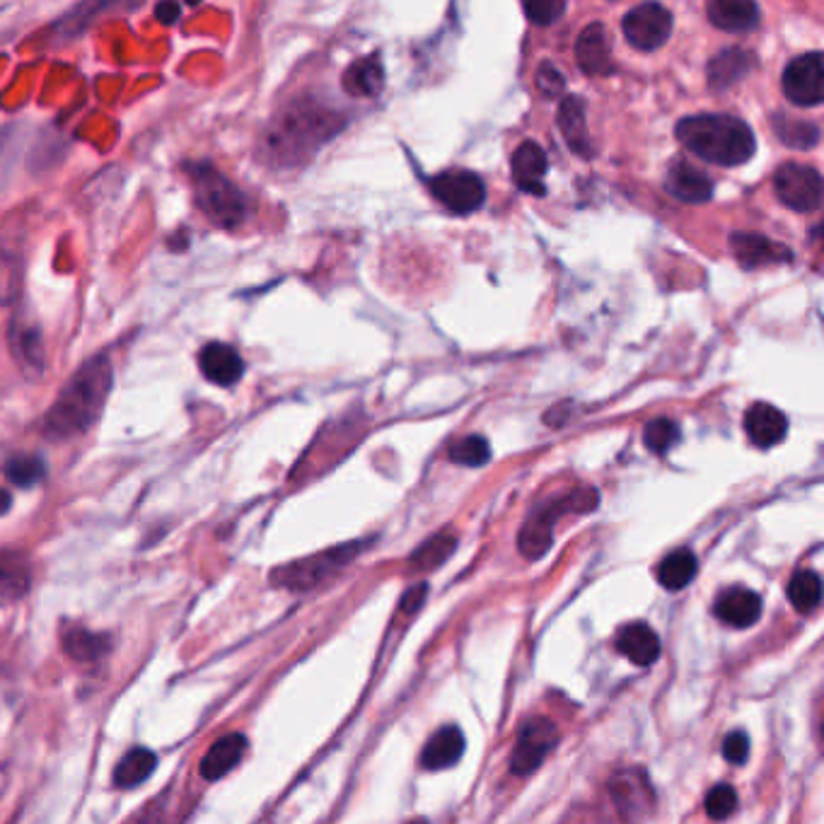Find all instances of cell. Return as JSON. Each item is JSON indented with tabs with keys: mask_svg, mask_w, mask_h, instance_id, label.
Returning a JSON list of instances; mask_svg holds the SVG:
<instances>
[{
	"mask_svg": "<svg viewBox=\"0 0 824 824\" xmlns=\"http://www.w3.org/2000/svg\"><path fill=\"white\" fill-rule=\"evenodd\" d=\"M114 385V365L107 356L85 361L61 388L59 396L41 419V433L53 443L88 433L102 416Z\"/></svg>",
	"mask_w": 824,
	"mask_h": 824,
	"instance_id": "obj_1",
	"label": "cell"
},
{
	"mask_svg": "<svg viewBox=\"0 0 824 824\" xmlns=\"http://www.w3.org/2000/svg\"><path fill=\"white\" fill-rule=\"evenodd\" d=\"M336 131V117L315 102L297 99L268 121L259 138V158L272 167H291L315 153Z\"/></svg>",
	"mask_w": 824,
	"mask_h": 824,
	"instance_id": "obj_2",
	"label": "cell"
},
{
	"mask_svg": "<svg viewBox=\"0 0 824 824\" xmlns=\"http://www.w3.org/2000/svg\"><path fill=\"white\" fill-rule=\"evenodd\" d=\"M677 138L689 153L720 167L747 163L757 150L749 126L730 114H696L677 124Z\"/></svg>",
	"mask_w": 824,
	"mask_h": 824,
	"instance_id": "obj_3",
	"label": "cell"
},
{
	"mask_svg": "<svg viewBox=\"0 0 824 824\" xmlns=\"http://www.w3.org/2000/svg\"><path fill=\"white\" fill-rule=\"evenodd\" d=\"M187 177L194 192V204L213 225L223 227V230H235L247 220L249 198L218 167L210 163H192L187 165Z\"/></svg>",
	"mask_w": 824,
	"mask_h": 824,
	"instance_id": "obj_4",
	"label": "cell"
},
{
	"mask_svg": "<svg viewBox=\"0 0 824 824\" xmlns=\"http://www.w3.org/2000/svg\"><path fill=\"white\" fill-rule=\"evenodd\" d=\"M598 501L600 496L595 489H576L532 510V516L522 524L518 537L522 557L530 561L542 559L553 542V524H557V520L568 513H590V510L598 508Z\"/></svg>",
	"mask_w": 824,
	"mask_h": 824,
	"instance_id": "obj_5",
	"label": "cell"
},
{
	"mask_svg": "<svg viewBox=\"0 0 824 824\" xmlns=\"http://www.w3.org/2000/svg\"><path fill=\"white\" fill-rule=\"evenodd\" d=\"M8 346L12 361L18 363V371L27 382H39L47 375V349L41 324L32 315L30 307L16 310V315L8 326Z\"/></svg>",
	"mask_w": 824,
	"mask_h": 824,
	"instance_id": "obj_6",
	"label": "cell"
},
{
	"mask_svg": "<svg viewBox=\"0 0 824 824\" xmlns=\"http://www.w3.org/2000/svg\"><path fill=\"white\" fill-rule=\"evenodd\" d=\"M361 545H346V547H336L330 551H322L317 557L301 559L295 563H288L283 568H276V573L272 580L281 588H288L295 592H305L317 588L320 582L326 578H332L336 571H341L353 557H356Z\"/></svg>",
	"mask_w": 824,
	"mask_h": 824,
	"instance_id": "obj_7",
	"label": "cell"
},
{
	"mask_svg": "<svg viewBox=\"0 0 824 824\" xmlns=\"http://www.w3.org/2000/svg\"><path fill=\"white\" fill-rule=\"evenodd\" d=\"M617 813L624 824H644L656 810V793L644 769H621L609 778Z\"/></svg>",
	"mask_w": 824,
	"mask_h": 824,
	"instance_id": "obj_8",
	"label": "cell"
},
{
	"mask_svg": "<svg viewBox=\"0 0 824 824\" xmlns=\"http://www.w3.org/2000/svg\"><path fill=\"white\" fill-rule=\"evenodd\" d=\"M774 189L781 204L798 213H813L822 206V177L815 167L786 163L776 169Z\"/></svg>",
	"mask_w": 824,
	"mask_h": 824,
	"instance_id": "obj_9",
	"label": "cell"
},
{
	"mask_svg": "<svg viewBox=\"0 0 824 824\" xmlns=\"http://www.w3.org/2000/svg\"><path fill=\"white\" fill-rule=\"evenodd\" d=\"M559 743V728L553 726L549 718H530L522 723V728L518 733L513 757H510V769L518 776H528L534 769H539L549 752L557 747Z\"/></svg>",
	"mask_w": 824,
	"mask_h": 824,
	"instance_id": "obj_10",
	"label": "cell"
},
{
	"mask_svg": "<svg viewBox=\"0 0 824 824\" xmlns=\"http://www.w3.org/2000/svg\"><path fill=\"white\" fill-rule=\"evenodd\" d=\"M431 192L448 210L458 216H469L487 202V187L479 175L467 169H450V173L431 179Z\"/></svg>",
	"mask_w": 824,
	"mask_h": 824,
	"instance_id": "obj_11",
	"label": "cell"
},
{
	"mask_svg": "<svg viewBox=\"0 0 824 824\" xmlns=\"http://www.w3.org/2000/svg\"><path fill=\"white\" fill-rule=\"evenodd\" d=\"M621 30L638 51H656L673 35V16L660 3H644L627 12Z\"/></svg>",
	"mask_w": 824,
	"mask_h": 824,
	"instance_id": "obj_12",
	"label": "cell"
},
{
	"mask_svg": "<svg viewBox=\"0 0 824 824\" xmlns=\"http://www.w3.org/2000/svg\"><path fill=\"white\" fill-rule=\"evenodd\" d=\"M781 88L793 105L817 107L824 97V61L822 53H803L793 59L781 78Z\"/></svg>",
	"mask_w": 824,
	"mask_h": 824,
	"instance_id": "obj_13",
	"label": "cell"
},
{
	"mask_svg": "<svg viewBox=\"0 0 824 824\" xmlns=\"http://www.w3.org/2000/svg\"><path fill=\"white\" fill-rule=\"evenodd\" d=\"M198 367L208 382L218 388H233L245 375V361L239 351L223 344V341H210L198 353Z\"/></svg>",
	"mask_w": 824,
	"mask_h": 824,
	"instance_id": "obj_14",
	"label": "cell"
},
{
	"mask_svg": "<svg viewBox=\"0 0 824 824\" xmlns=\"http://www.w3.org/2000/svg\"><path fill=\"white\" fill-rule=\"evenodd\" d=\"M576 56L580 68L588 76H609L612 73V45H609V35L605 24L592 22L580 32Z\"/></svg>",
	"mask_w": 824,
	"mask_h": 824,
	"instance_id": "obj_15",
	"label": "cell"
},
{
	"mask_svg": "<svg viewBox=\"0 0 824 824\" xmlns=\"http://www.w3.org/2000/svg\"><path fill=\"white\" fill-rule=\"evenodd\" d=\"M714 612L720 621H726L728 627L747 629L752 624H757L762 617V598L747 588L723 590L716 598Z\"/></svg>",
	"mask_w": 824,
	"mask_h": 824,
	"instance_id": "obj_16",
	"label": "cell"
},
{
	"mask_svg": "<svg viewBox=\"0 0 824 824\" xmlns=\"http://www.w3.org/2000/svg\"><path fill=\"white\" fill-rule=\"evenodd\" d=\"M665 189L685 204H706L714 196V182L694 165L677 160L667 169Z\"/></svg>",
	"mask_w": 824,
	"mask_h": 824,
	"instance_id": "obj_17",
	"label": "cell"
},
{
	"mask_svg": "<svg viewBox=\"0 0 824 824\" xmlns=\"http://www.w3.org/2000/svg\"><path fill=\"white\" fill-rule=\"evenodd\" d=\"M730 245L737 262L745 268H757L764 264H784L791 262L793 254L788 247L774 243V239L752 233H737L730 237Z\"/></svg>",
	"mask_w": 824,
	"mask_h": 824,
	"instance_id": "obj_18",
	"label": "cell"
},
{
	"mask_svg": "<svg viewBox=\"0 0 824 824\" xmlns=\"http://www.w3.org/2000/svg\"><path fill=\"white\" fill-rule=\"evenodd\" d=\"M615 646L624 658H629L638 667H648L660 658V638L644 621H634L621 627L615 638Z\"/></svg>",
	"mask_w": 824,
	"mask_h": 824,
	"instance_id": "obj_19",
	"label": "cell"
},
{
	"mask_svg": "<svg viewBox=\"0 0 824 824\" xmlns=\"http://www.w3.org/2000/svg\"><path fill=\"white\" fill-rule=\"evenodd\" d=\"M745 433L757 448H774L788 433V421L772 404L757 402L745 414Z\"/></svg>",
	"mask_w": 824,
	"mask_h": 824,
	"instance_id": "obj_20",
	"label": "cell"
},
{
	"mask_svg": "<svg viewBox=\"0 0 824 824\" xmlns=\"http://www.w3.org/2000/svg\"><path fill=\"white\" fill-rule=\"evenodd\" d=\"M513 179L522 192L542 196L547 192L545 175H547V153L534 140H524V144L513 153Z\"/></svg>",
	"mask_w": 824,
	"mask_h": 824,
	"instance_id": "obj_21",
	"label": "cell"
},
{
	"mask_svg": "<svg viewBox=\"0 0 824 824\" xmlns=\"http://www.w3.org/2000/svg\"><path fill=\"white\" fill-rule=\"evenodd\" d=\"M706 16L723 32H749L759 24V6L752 0H714L706 6Z\"/></svg>",
	"mask_w": 824,
	"mask_h": 824,
	"instance_id": "obj_22",
	"label": "cell"
},
{
	"mask_svg": "<svg viewBox=\"0 0 824 824\" xmlns=\"http://www.w3.org/2000/svg\"><path fill=\"white\" fill-rule=\"evenodd\" d=\"M464 752V733L458 726H445L438 733L431 735V740L425 743L421 766L429 772L450 769L452 764H458Z\"/></svg>",
	"mask_w": 824,
	"mask_h": 824,
	"instance_id": "obj_23",
	"label": "cell"
},
{
	"mask_svg": "<svg viewBox=\"0 0 824 824\" xmlns=\"http://www.w3.org/2000/svg\"><path fill=\"white\" fill-rule=\"evenodd\" d=\"M247 752V737L239 733H230L220 737V740L213 745L204 759H202V776L206 781H218L225 774H230L235 766L243 762Z\"/></svg>",
	"mask_w": 824,
	"mask_h": 824,
	"instance_id": "obj_24",
	"label": "cell"
},
{
	"mask_svg": "<svg viewBox=\"0 0 824 824\" xmlns=\"http://www.w3.org/2000/svg\"><path fill=\"white\" fill-rule=\"evenodd\" d=\"M559 126L563 131L566 144L576 150L580 158H590V134L586 121V102L580 97L568 95L559 109Z\"/></svg>",
	"mask_w": 824,
	"mask_h": 824,
	"instance_id": "obj_25",
	"label": "cell"
},
{
	"mask_svg": "<svg viewBox=\"0 0 824 824\" xmlns=\"http://www.w3.org/2000/svg\"><path fill=\"white\" fill-rule=\"evenodd\" d=\"M752 68H755V56L745 49H726L708 63V82H712L714 90H726L747 78Z\"/></svg>",
	"mask_w": 824,
	"mask_h": 824,
	"instance_id": "obj_26",
	"label": "cell"
},
{
	"mask_svg": "<svg viewBox=\"0 0 824 824\" xmlns=\"http://www.w3.org/2000/svg\"><path fill=\"white\" fill-rule=\"evenodd\" d=\"M344 88L353 97H375L385 88V68H382L380 56H365L353 63L344 76Z\"/></svg>",
	"mask_w": 824,
	"mask_h": 824,
	"instance_id": "obj_27",
	"label": "cell"
},
{
	"mask_svg": "<svg viewBox=\"0 0 824 824\" xmlns=\"http://www.w3.org/2000/svg\"><path fill=\"white\" fill-rule=\"evenodd\" d=\"M155 766H158L155 752L146 747H134L131 752H126L117 764V769H114V784L119 788H136L153 776Z\"/></svg>",
	"mask_w": 824,
	"mask_h": 824,
	"instance_id": "obj_28",
	"label": "cell"
},
{
	"mask_svg": "<svg viewBox=\"0 0 824 824\" xmlns=\"http://www.w3.org/2000/svg\"><path fill=\"white\" fill-rule=\"evenodd\" d=\"M109 646L111 644L107 636L95 634L85 627H73L63 631V650L70 658L80 663H92L97 658H102Z\"/></svg>",
	"mask_w": 824,
	"mask_h": 824,
	"instance_id": "obj_29",
	"label": "cell"
},
{
	"mask_svg": "<svg viewBox=\"0 0 824 824\" xmlns=\"http://www.w3.org/2000/svg\"><path fill=\"white\" fill-rule=\"evenodd\" d=\"M696 557L689 549H677L660 561L658 566V580L660 586L667 590H681L694 580L696 576Z\"/></svg>",
	"mask_w": 824,
	"mask_h": 824,
	"instance_id": "obj_30",
	"label": "cell"
},
{
	"mask_svg": "<svg viewBox=\"0 0 824 824\" xmlns=\"http://www.w3.org/2000/svg\"><path fill=\"white\" fill-rule=\"evenodd\" d=\"M24 278L20 249H0V305H12L20 301Z\"/></svg>",
	"mask_w": 824,
	"mask_h": 824,
	"instance_id": "obj_31",
	"label": "cell"
},
{
	"mask_svg": "<svg viewBox=\"0 0 824 824\" xmlns=\"http://www.w3.org/2000/svg\"><path fill=\"white\" fill-rule=\"evenodd\" d=\"M30 588V568L20 557H0V605L16 602Z\"/></svg>",
	"mask_w": 824,
	"mask_h": 824,
	"instance_id": "obj_32",
	"label": "cell"
},
{
	"mask_svg": "<svg viewBox=\"0 0 824 824\" xmlns=\"http://www.w3.org/2000/svg\"><path fill=\"white\" fill-rule=\"evenodd\" d=\"M774 131H776L781 144H786L791 148H798V150L813 148V146H817V140H820V129L815 124L803 121V119H791L788 114H786V117H784V114H776Z\"/></svg>",
	"mask_w": 824,
	"mask_h": 824,
	"instance_id": "obj_33",
	"label": "cell"
},
{
	"mask_svg": "<svg viewBox=\"0 0 824 824\" xmlns=\"http://www.w3.org/2000/svg\"><path fill=\"white\" fill-rule=\"evenodd\" d=\"M47 474L45 458L39 454H12L6 462V477L20 489H35Z\"/></svg>",
	"mask_w": 824,
	"mask_h": 824,
	"instance_id": "obj_34",
	"label": "cell"
},
{
	"mask_svg": "<svg viewBox=\"0 0 824 824\" xmlns=\"http://www.w3.org/2000/svg\"><path fill=\"white\" fill-rule=\"evenodd\" d=\"M788 600L798 612H813L822 600V580L815 571H798L788 582Z\"/></svg>",
	"mask_w": 824,
	"mask_h": 824,
	"instance_id": "obj_35",
	"label": "cell"
},
{
	"mask_svg": "<svg viewBox=\"0 0 824 824\" xmlns=\"http://www.w3.org/2000/svg\"><path fill=\"white\" fill-rule=\"evenodd\" d=\"M458 547V539L452 534H435L423 547H419L414 553H411V568L416 571H431V568L445 563L450 559V553Z\"/></svg>",
	"mask_w": 824,
	"mask_h": 824,
	"instance_id": "obj_36",
	"label": "cell"
},
{
	"mask_svg": "<svg viewBox=\"0 0 824 824\" xmlns=\"http://www.w3.org/2000/svg\"><path fill=\"white\" fill-rule=\"evenodd\" d=\"M450 460L462 467H484L491 460V445L484 435H467L450 448Z\"/></svg>",
	"mask_w": 824,
	"mask_h": 824,
	"instance_id": "obj_37",
	"label": "cell"
},
{
	"mask_svg": "<svg viewBox=\"0 0 824 824\" xmlns=\"http://www.w3.org/2000/svg\"><path fill=\"white\" fill-rule=\"evenodd\" d=\"M679 443V425L670 419H653L644 431V445L653 454L670 452Z\"/></svg>",
	"mask_w": 824,
	"mask_h": 824,
	"instance_id": "obj_38",
	"label": "cell"
},
{
	"mask_svg": "<svg viewBox=\"0 0 824 824\" xmlns=\"http://www.w3.org/2000/svg\"><path fill=\"white\" fill-rule=\"evenodd\" d=\"M704 803H706L708 817L720 822V820L730 817L735 813V810H737V793L728 784H718V786H714L712 791H708Z\"/></svg>",
	"mask_w": 824,
	"mask_h": 824,
	"instance_id": "obj_39",
	"label": "cell"
},
{
	"mask_svg": "<svg viewBox=\"0 0 824 824\" xmlns=\"http://www.w3.org/2000/svg\"><path fill=\"white\" fill-rule=\"evenodd\" d=\"M566 8H568L566 3H553V0H534V3H522L524 16H528L532 24H539V27L557 22L566 12Z\"/></svg>",
	"mask_w": 824,
	"mask_h": 824,
	"instance_id": "obj_40",
	"label": "cell"
},
{
	"mask_svg": "<svg viewBox=\"0 0 824 824\" xmlns=\"http://www.w3.org/2000/svg\"><path fill=\"white\" fill-rule=\"evenodd\" d=\"M723 757H726L730 764H745L749 757V740L745 733H730L726 740H723Z\"/></svg>",
	"mask_w": 824,
	"mask_h": 824,
	"instance_id": "obj_41",
	"label": "cell"
},
{
	"mask_svg": "<svg viewBox=\"0 0 824 824\" xmlns=\"http://www.w3.org/2000/svg\"><path fill=\"white\" fill-rule=\"evenodd\" d=\"M537 88L542 90V95H547V97H557V95L563 92L566 80L551 63H545L537 73Z\"/></svg>",
	"mask_w": 824,
	"mask_h": 824,
	"instance_id": "obj_42",
	"label": "cell"
},
{
	"mask_svg": "<svg viewBox=\"0 0 824 824\" xmlns=\"http://www.w3.org/2000/svg\"><path fill=\"white\" fill-rule=\"evenodd\" d=\"M425 595H429V586H425V582H421V586H414V588H411L406 595H404V600H402V609H404V612H416V609L425 602Z\"/></svg>",
	"mask_w": 824,
	"mask_h": 824,
	"instance_id": "obj_43",
	"label": "cell"
},
{
	"mask_svg": "<svg viewBox=\"0 0 824 824\" xmlns=\"http://www.w3.org/2000/svg\"><path fill=\"white\" fill-rule=\"evenodd\" d=\"M155 18L163 24H175L179 20V6L177 3H160L155 8Z\"/></svg>",
	"mask_w": 824,
	"mask_h": 824,
	"instance_id": "obj_44",
	"label": "cell"
},
{
	"mask_svg": "<svg viewBox=\"0 0 824 824\" xmlns=\"http://www.w3.org/2000/svg\"><path fill=\"white\" fill-rule=\"evenodd\" d=\"M10 508H12V496L8 493V489L0 487V516H6Z\"/></svg>",
	"mask_w": 824,
	"mask_h": 824,
	"instance_id": "obj_45",
	"label": "cell"
},
{
	"mask_svg": "<svg viewBox=\"0 0 824 824\" xmlns=\"http://www.w3.org/2000/svg\"><path fill=\"white\" fill-rule=\"evenodd\" d=\"M411 824H425V820H411Z\"/></svg>",
	"mask_w": 824,
	"mask_h": 824,
	"instance_id": "obj_46",
	"label": "cell"
}]
</instances>
